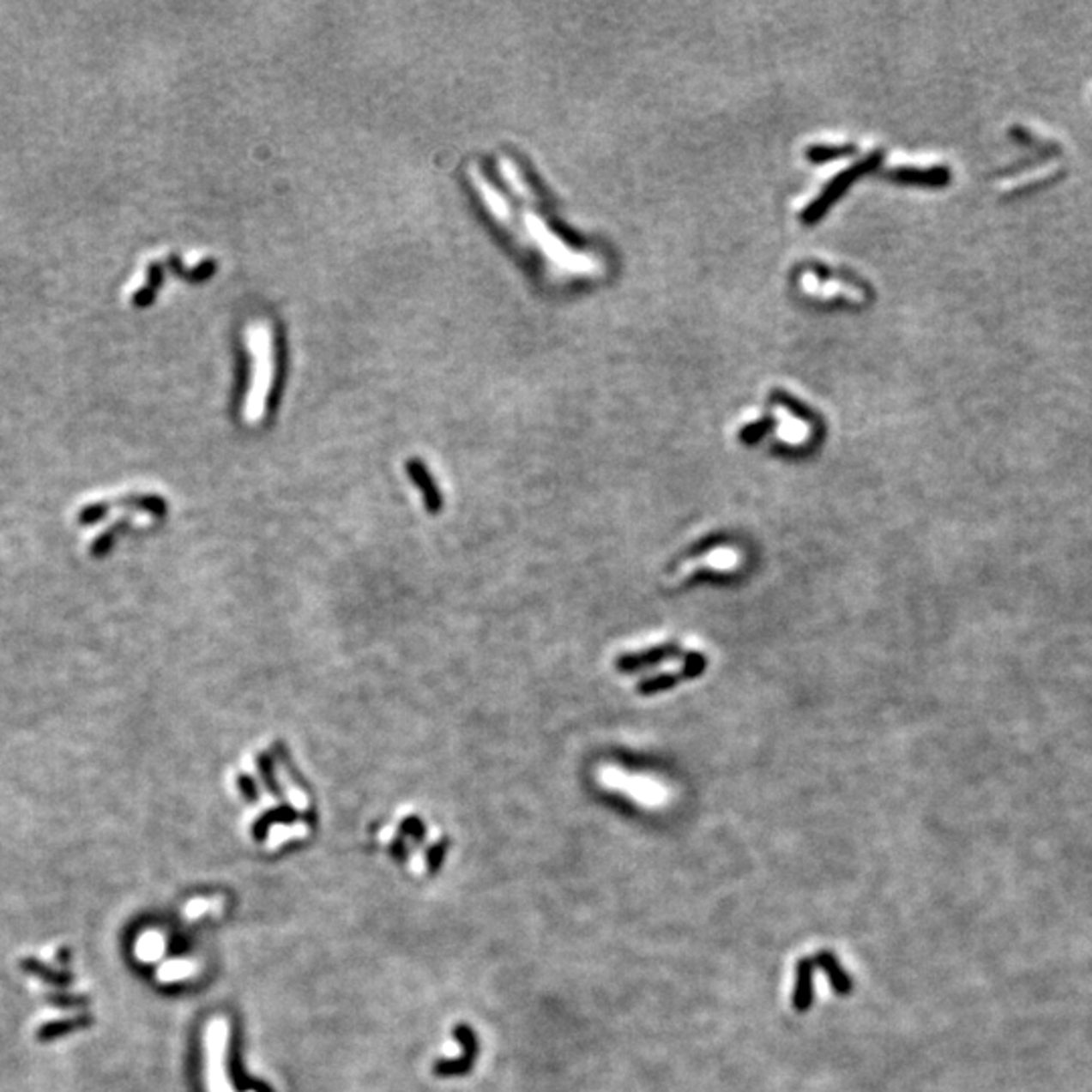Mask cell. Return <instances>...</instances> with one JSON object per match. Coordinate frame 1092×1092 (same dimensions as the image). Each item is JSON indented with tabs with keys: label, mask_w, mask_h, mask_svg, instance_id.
<instances>
[{
	"label": "cell",
	"mask_w": 1092,
	"mask_h": 1092,
	"mask_svg": "<svg viewBox=\"0 0 1092 1092\" xmlns=\"http://www.w3.org/2000/svg\"><path fill=\"white\" fill-rule=\"evenodd\" d=\"M142 943L146 944V955H148V959H154L156 955L162 950V938H158V937L144 938ZM146 955H144V957H146Z\"/></svg>",
	"instance_id": "10"
},
{
	"label": "cell",
	"mask_w": 1092,
	"mask_h": 1092,
	"mask_svg": "<svg viewBox=\"0 0 1092 1092\" xmlns=\"http://www.w3.org/2000/svg\"><path fill=\"white\" fill-rule=\"evenodd\" d=\"M87 1017H73V1020H61V1022H51L45 1023V1026L39 1029V1038L41 1040H53L57 1038L61 1034L71 1032V1029L86 1026Z\"/></svg>",
	"instance_id": "8"
},
{
	"label": "cell",
	"mask_w": 1092,
	"mask_h": 1092,
	"mask_svg": "<svg viewBox=\"0 0 1092 1092\" xmlns=\"http://www.w3.org/2000/svg\"><path fill=\"white\" fill-rule=\"evenodd\" d=\"M162 284H164V265L160 262L150 263L148 265V284H146L144 287H140V290L136 292V296L132 298V304L136 305V308H146V305H150L152 302H154V298H156V293H158V287H160Z\"/></svg>",
	"instance_id": "5"
},
{
	"label": "cell",
	"mask_w": 1092,
	"mask_h": 1092,
	"mask_svg": "<svg viewBox=\"0 0 1092 1092\" xmlns=\"http://www.w3.org/2000/svg\"><path fill=\"white\" fill-rule=\"evenodd\" d=\"M848 152H850V148H824V146H817V148L809 150L807 156L811 158L813 162H824V160H830V158H834V156L848 154Z\"/></svg>",
	"instance_id": "9"
},
{
	"label": "cell",
	"mask_w": 1092,
	"mask_h": 1092,
	"mask_svg": "<svg viewBox=\"0 0 1092 1092\" xmlns=\"http://www.w3.org/2000/svg\"><path fill=\"white\" fill-rule=\"evenodd\" d=\"M872 162H874V158H870V160H866L864 164H860V166L852 168V171H848L846 174H842V177H837V178L834 180V183L830 184V189L824 192L822 199L816 201V202H813L811 207L807 208V213L803 214V219H805V220H816L817 217H822V214L825 213V208H828V207L831 205V202H834V201L837 199V196H840L842 192H844V190L848 189V184L852 183L854 177H860V174L868 171V168L872 166Z\"/></svg>",
	"instance_id": "2"
},
{
	"label": "cell",
	"mask_w": 1092,
	"mask_h": 1092,
	"mask_svg": "<svg viewBox=\"0 0 1092 1092\" xmlns=\"http://www.w3.org/2000/svg\"><path fill=\"white\" fill-rule=\"evenodd\" d=\"M896 177H901V180H907V183H919V184H944L949 180V172L944 168H932V171H902L898 172Z\"/></svg>",
	"instance_id": "6"
},
{
	"label": "cell",
	"mask_w": 1092,
	"mask_h": 1092,
	"mask_svg": "<svg viewBox=\"0 0 1092 1092\" xmlns=\"http://www.w3.org/2000/svg\"><path fill=\"white\" fill-rule=\"evenodd\" d=\"M795 989H793V1007L799 1014L807 1011L813 1001V961L801 959L797 963L795 971Z\"/></svg>",
	"instance_id": "3"
},
{
	"label": "cell",
	"mask_w": 1092,
	"mask_h": 1092,
	"mask_svg": "<svg viewBox=\"0 0 1092 1092\" xmlns=\"http://www.w3.org/2000/svg\"><path fill=\"white\" fill-rule=\"evenodd\" d=\"M22 969L33 973V975L41 977L43 981H49L51 986H67V983H69V975H65V973H53L51 969H47L45 965L39 963V961H35V959H25V961H22Z\"/></svg>",
	"instance_id": "7"
},
{
	"label": "cell",
	"mask_w": 1092,
	"mask_h": 1092,
	"mask_svg": "<svg viewBox=\"0 0 1092 1092\" xmlns=\"http://www.w3.org/2000/svg\"><path fill=\"white\" fill-rule=\"evenodd\" d=\"M603 783L613 789L627 791V793L643 803H660L661 799H664V791H661L658 783H654V781L649 779H643L642 775H627L624 771H619V769H605Z\"/></svg>",
	"instance_id": "1"
},
{
	"label": "cell",
	"mask_w": 1092,
	"mask_h": 1092,
	"mask_svg": "<svg viewBox=\"0 0 1092 1092\" xmlns=\"http://www.w3.org/2000/svg\"><path fill=\"white\" fill-rule=\"evenodd\" d=\"M816 963L822 967V971L830 977V983L836 993L848 995L852 992V979L844 971V967H842V963L836 959V955L831 953V950H819Z\"/></svg>",
	"instance_id": "4"
}]
</instances>
